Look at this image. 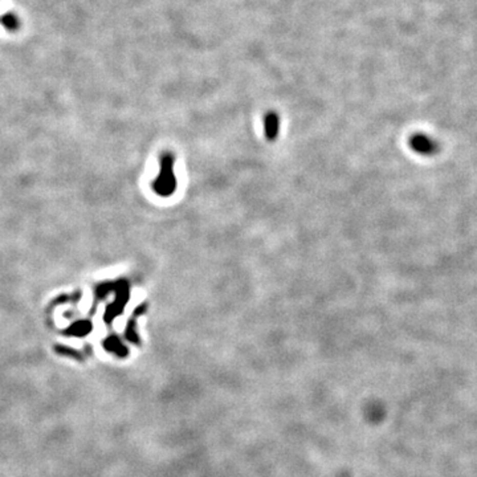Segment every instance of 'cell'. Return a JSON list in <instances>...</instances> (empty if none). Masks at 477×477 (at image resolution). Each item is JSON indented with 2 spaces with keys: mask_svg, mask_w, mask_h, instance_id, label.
I'll use <instances>...</instances> for the list:
<instances>
[{
  "mask_svg": "<svg viewBox=\"0 0 477 477\" xmlns=\"http://www.w3.org/2000/svg\"><path fill=\"white\" fill-rule=\"evenodd\" d=\"M154 187L159 195L166 196L173 194L175 189V178L173 174V157L171 155H164L162 158V170H160V175L154 183Z\"/></svg>",
  "mask_w": 477,
  "mask_h": 477,
  "instance_id": "1",
  "label": "cell"
},
{
  "mask_svg": "<svg viewBox=\"0 0 477 477\" xmlns=\"http://www.w3.org/2000/svg\"><path fill=\"white\" fill-rule=\"evenodd\" d=\"M410 146L413 151L423 154V155L433 154L436 151V148H438V144H436L435 141H432L431 138L423 134H417L413 135V137H411Z\"/></svg>",
  "mask_w": 477,
  "mask_h": 477,
  "instance_id": "2",
  "label": "cell"
},
{
  "mask_svg": "<svg viewBox=\"0 0 477 477\" xmlns=\"http://www.w3.org/2000/svg\"><path fill=\"white\" fill-rule=\"evenodd\" d=\"M265 130L269 139H273L279 133V118L273 113H269L265 117Z\"/></svg>",
  "mask_w": 477,
  "mask_h": 477,
  "instance_id": "3",
  "label": "cell"
}]
</instances>
